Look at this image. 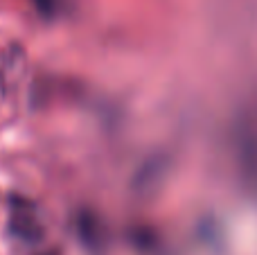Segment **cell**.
Wrapping results in <instances>:
<instances>
[{
    "label": "cell",
    "mask_w": 257,
    "mask_h": 255,
    "mask_svg": "<svg viewBox=\"0 0 257 255\" xmlns=\"http://www.w3.org/2000/svg\"><path fill=\"white\" fill-rule=\"evenodd\" d=\"M9 228L23 242H34L41 235V224L36 210L30 201L21 197H14L9 203Z\"/></svg>",
    "instance_id": "6da1fadb"
}]
</instances>
